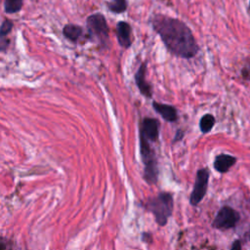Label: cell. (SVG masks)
Returning <instances> with one entry per match:
<instances>
[{
	"label": "cell",
	"mask_w": 250,
	"mask_h": 250,
	"mask_svg": "<svg viewBox=\"0 0 250 250\" xmlns=\"http://www.w3.org/2000/svg\"><path fill=\"white\" fill-rule=\"evenodd\" d=\"M150 24L172 55L183 59H191L198 53L199 46L193 33L183 21L155 14L150 19Z\"/></svg>",
	"instance_id": "1"
},
{
	"label": "cell",
	"mask_w": 250,
	"mask_h": 250,
	"mask_svg": "<svg viewBox=\"0 0 250 250\" xmlns=\"http://www.w3.org/2000/svg\"><path fill=\"white\" fill-rule=\"evenodd\" d=\"M249 7H250V4H249Z\"/></svg>",
	"instance_id": "22"
},
{
	"label": "cell",
	"mask_w": 250,
	"mask_h": 250,
	"mask_svg": "<svg viewBox=\"0 0 250 250\" xmlns=\"http://www.w3.org/2000/svg\"><path fill=\"white\" fill-rule=\"evenodd\" d=\"M145 206L153 215L157 225L165 227L173 214L174 195L169 191H161L155 196L148 198Z\"/></svg>",
	"instance_id": "2"
},
{
	"label": "cell",
	"mask_w": 250,
	"mask_h": 250,
	"mask_svg": "<svg viewBox=\"0 0 250 250\" xmlns=\"http://www.w3.org/2000/svg\"><path fill=\"white\" fill-rule=\"evenodd\" d=\"M107 9L114 14H121L126 12L128 8L127 0H111L106 3Z\"/></svg>",
	"instance_id": "14"
},
{
	"label": "cell",
	"mask_w": 250,
	"mask_h": 250,
	"mask_svg": "<svg viewBox=\"0 0 250 250\" xmlns=\"http://www.w3.org/2000/svg\"><path fill=\"white\" fill-rule=\"evenodd\" d=\"M209 176H210V172L207 168H201V169L197 170L193 188H192V191L189 196L190 205L196 206L204 198V196L207 192Z\"/></svg>",
	"instance_id": "6"
},
{
	"label": "cell",
	"mask_w": 250,
	"mask_h": 250,
	"mask_svg": "<svg viewBox=\"0 0 250 250\" xmlns=\"http://www.w3.org/2000/svg\"><path fill=\"white\" fill-rule=\"evenodd\" d=\"M239 213L229 206H223L216 214L212 227L217 229H229L235 228L239 221Z\"/></svg>",
	"instance_id": "5"
},
{
	"label": "cell",
	"mask_w": 250,
	"mask_h": 250,
	"mask_svg": "<svg viewBox=\"0 0 250 250\" xmlns=\"http://www.w3.org/2000/svg\"><path fill=\"white\" fill-rule=\"evenodd\" d=\"M159 128L160 123L158 119L153 117H144L140 122V136L146 138V140L157 143L159 138Z\"/></svg>",
	"instance_id": "7"
},
{
	"label": "cell",
	"mask_w": 250,
	"mask_h": 250,
	"mask_svg": "<svg viewBox=\"0 0 250 250\" xmlns=\"http://www.w3.org/2000/svg\"><path fill=\"white\" fill-rule=\"evenodd\" d=\"M230 250H241V242L239 239H235L230 247Z\"/></svg>",
	"instance_id": "20"
},
{
	"label": "cell",
	"mask_w": 250,
	"mask_h": 250,
	"mask_svg": "<svg viewBox=\"0 0 250 250\" xmlns=\"http://www.w3.org/2000/svg\"><path fill=\"white\" fill-rule=\"evenodd\" d=\"M146 62H144L140 64L138 70L136 71L134 75V80L140 93L146 99H151L152 88H151V85L146 79Z\"/></svg>",
	"instance_id": "8"
},
{
	"label": "cell",
	"mask_w": 250,
	"mask_h": 250,
	"mask_svg": "<svg viewBox=\"0 0 250 250\" xmlns=\"http://www.w3.org/2000/svg\"><path fill=\"white\" fill-rule=\"evenodd\" d=\"M184 136H185L184 130L178 129V130L176 131V134H175V136H174V139H173V141H172V144H175V143H177V142L182 141L183 138H184Z\"/></svg>",
	"instance_id": "17"
},
{
	"label": "cell",
	"mask_w": 250,
	"mask_h": 250,
	"mask_svg": "<svg viewBox=\"0 0 250 250\" xmlns=\"http://www.w3.org/2000/svg\"><path fill=\"white\" fill-rule=\"evenodd\" d=\"M9 46V39L7 37H1L0 39V50L2 52H5L6 49Z\"/></svg>",
	"instance_id": "18"
},
{
	"label": "cell",
	"mask_w": 250,
	"mask_h": 250,
	"mask_svg": "<svg viewBox=\"0 0 250 250\" xmlns=\"http://www.w3.org/2000/svg\"><path fill=\"white\" fill-rule=\"evenodd\" d=\"M249 240H250V231H249Z\"/></svg>",
	"instance_id": "21"
},
{
	"label": "cell",
	"mask_w": 250,
	"mask_h": 250,
	"mask_svg": "<svg viewBox=\"0 0 250 250\" xmlns=\"http://www.w3.org/2000/svg\"><path fill=\"white\" fill-rule=\"evenodd\" d=\"M84 29L82 26L74 23H67L62 27V35L69 41L77 43L83 36Z\"/></svg>",
	"instance_id": "12"
},
{
	"label": "cell",
	"mask_w": 250,
	"mask_h": 250,
	"mask_svg": "<svg viewBox=\"0 0 250 250\" xmlns=\"http://www.w3.org/2000/svg\"><path fill=\"white\" fill-rule=\"evenodd\" d=\"M152 107L167 122H176L178 120V110L174 105L153 101Z\"/></svg>",
	"instance_id": "10"
},
{
	"label": "cell",
	"mask_w": 250,
	"mask_h": 250,
	"mask_svg": "<svg viewBox=\"0 0 250 250\" xmlns=\"http://www.w3.org/2000/svg\"><path fill=\"white\" fill-rule=\"evenodd\" d=\"M142 240L146 243L152 242V235L150 232H143L142 233Z\"/></svg>",
	"instance_id": "19"
},
{
	"label": "cell",
	"mask_w": 250,
	"mask_h": 250,
	"mask_svg": "<svg viewBox=\"0 0 250 250\" xmlns=\"http://www.w3.org/2000/svg\"><path fill=\"white\" fill-rule=\"evenodd\" d=\"M236 157L230 154L221 153L215 157L213 166L217 172L227 173L236 163Z\"/></svg>",
	"instance_id": "11"
},
{
	"label": "cell",
	"mask_w": 250,
	"mask_h": 250,
	"mask_svg": "<svg viewBox=\"0 0 250 250\" xmlns=\"http://www.w3.org/2000/svg\"><path fill=\"white\" fill-rule=\"evenodd\" d=\"M215 117L211 113H206L204 114L199 121V129L201 133L206 134L212 130V128L215 125Z\"/></svg>",
	"instance_id": "13"
},
{
	"label": "cell",
	"mask_w": 250,
	"mask_h": 250,
	"mask_svg": "<svg viewBox=\"0 0 250 250\" xmlns=\"http://www.w3.org/2000/svg\"><path fill=\"white\" fill-rule=\"evenodd\" d=\"M14 27V21L9 19H4L0 27V37H7Z\"/></svg>",
	"instance_id": "16"
},
{
	"label": "cell",
	"mask_w": 250,
	"mask_h": 250,
	"mask_svg": "<svg viewBox=\"0 0 250 250\" xmlns=\"http://www.w3.org/2000/svg\"><path fill=\"white\" fill-rule=\"evenodd\" d=\"M152 142L140 136V154L144 166L143 178L148 185H155L158 181V160Z\"/></svg>",
	"instance_id": "3"
},
{
	"label": "cell",
	"mask_w": 250,
	"mask_h": 250,
	"mask_svg": "<svg viewBox=\"0 0 250 250\" xmlns=\"http://www.w3.org/2000/svg\"><path fill=\"white\" fill-rule=\"evenodd\" d=\"M23 6V0H4V11L7 14L19 13Z\"/></svg>",
	"instance_id": "15"
},
{
	"label": "cell",
	"mask_w": 250,
	"mask_h": 250,
	"mask_svg": "<svg viewBox=\"0 0 250 250\" xmlns=\"http://www.w3.org/2000/svg\"><path fill=\"white\" fill-rule=\"evenodd\" d=\"M88 37L95 40L102 48H107L109 42V27L105 17L101 13L90 15L86 19Z\"/></svg>",
	"instance_id": "4"
},
{
	"label": "cell",
	"mask_w": 250,
	"mask_h": 250,
	"mask_svg": "<svg viewBox=\"0 0 250 250\" xmlns=\"http://www.w3.org/2000/svg\"><path fill=\"white\" fill-rule=\"evenodd\" d=\"M132 27L131 25L124 21H120L116 24V38L118 44L124 48L128 49L132 45Z\"/></svg>",
	"instance_id": "9"
}]
</instances>
